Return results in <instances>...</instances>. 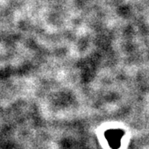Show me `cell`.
Wrapping results in <instances>:
<instances>
[{"instance_id": "obj_1", "label": "cell", "mask_w": 149, "mask_h": 149, "mask_svg": "<svg viewBox=\"0 0 149 149\" xmlns=\"http://www.w3.org/2000/svg\"><path fill=\"white\" fill-rule=\"evenodd\" d=\"M123 134L122 131L119 130H108L105 132V137L111 148L116 149L120 147V139Z\"/></svg>"}]
</instances>
